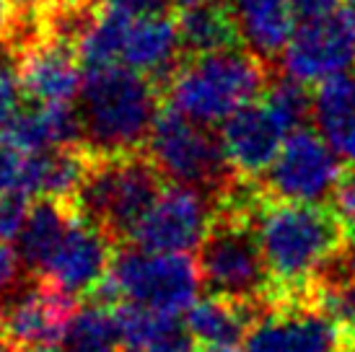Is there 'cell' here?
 I'll list each match as a JSON object with an SVG mask.
<instances>
[{
    "label": "cell",
    "instance_id": "obj_1",
    "mask_svg": "<svg viewBox=\"0 0 355 352\" xmlns=\"http://www.w3.org/2000/svg\"><path fill=\"white\" fill-rule=\"evenodd\" d=\"M275 303H309L314 283L345 252L347 225L319 202H267L254 220Z\"/></svg>",
    "mask_w": 355,
    "mask_h": 352
},
{
    "label": "cell",
    "instance_id": "obj_2",
    "mask_svg": "<svg viewBox=\"0 0 355 352\" xmlns=\"http://www.w3.org/2000/svg\"><path fill=\"white\" fill-rule=\"evenodd\" d=\"M78 98L83 146L94 156L138 153L161 112L156 83L125 65L86 70Z\"/></svg>",
    "mask_w": 355,
    "mask_h": 352
},
{
    "label": "cell",
    "instance_id": "obj_3",
    "mask_svg": "<svg viewBox=\"0 0 355 352\" xmlns=\"http://www.w3.org/2000/svg\"><path fill=\"white\" fill-rule=\"evenodd\" d=\"M166 83L168 107L205 127L223 125L270 86L265 60L239 47L195 55Z\"/></svg>",
    "mask_w": 355,
    "mask_h": 352
},
{
    "label": "cell",
    "instance_id": "obj_4",
    "mask_svg": "<svg viewBox=\"0 0 355 352\" xmlns=\"http://www.w3.org/2000/svg\"><path fill=\"white\" fill-rule=\"evenodd\" d=\"M200 264L189 254L125 249L112 259L107 280L94 293L96 301H122L153 313L179 316L189 311L200 293Z\"/></svg>",
    "mask_w": 355,
    "mask_h": 352
},
{
    "label": "cell",
    "instance_id": "obj_5",
    "mask_svg": "<svg viewBox=\"0 0 355 352\" xmlns=\"http://www.w3.org/2000/svg\"><path fill=\"white\" fill-rule=\"evenodd\" d=\"M161 182L164 176L156 164L138 153L94 156L89 176L76 197V210L117 241L132 234L153 207L164 192Z\"/></svg>",
    "mask_w": 355,
    "mask_h": 352
},
{
    "label": "cell",
    "instance_id": "obj_6",
    "mask_svg": "<svg viewBox=\"0 0 355 352\" xmlns=\"http://www.w3.org/2000/svg\"><path fill=\"white\" fill-rule=\"evenodd\" d=\"M198 264L210 295L262 308H267V301H275V285L254 220L216 215V223L200 246Z\"/></svg>",
    "mask_w": 355,
    "mask_h": 352
},
{
    "label": "cell",
    "instance_id": "obj_7",
    "mask_svg": "<svg viewBox=\"0 0 355 352\" xmlns=\"http://www.w3.org/2000/svg\"><path fill=\"white\" fill-rule=\"evenodd\" d=\"M148 158L171 184L205 189L210 195H218L236 176L220 135L171 107L161 109L150 127Z\"/></svg>",
    "mask_w": 355,
    "mask_h": 352
},
{
    "label": "cell",
    "instance_id": "obj_8",
    "mask_svg": "<svg viewBox=\"0 0 355 352\" xmlns=\"http://www.w3.org/2000/svg\"><path fill=\"white\" fill-rule=\"evenodd\" d=\"M216 215V195L195 186L171 184L158 195L130 238L140 249L189 254L192 249L202 246Z\"/></svg>",
    "mask_w": 355,
    "mask_h": 352
},
{
    "label": "cell",
    "instance_id": "obj_9",
    "mask_svg": "<svg viewBox=\"0 0 355 352\" xmlns=\"http://www.w3.org/2000/svg\"><path fill=\"white\" fill-rule=\"evenodd\" d=\"M343 176L340 156L316 130H296L265 171V189L286 202H322Z\"/></svg>",
    "mask_w": 355,
    "mask_h": 352
},
{
    "label": "cell",
    "instance_id": "obj_10",
    "mask_svg": "<svg viewBox=\"0 0 355 352\" xmlns=\"http://www.w3.org/2000/svg\"><path fill=\"white\" fill-rule=\"evenodd\" d=\"M280 62L286 76L306 86L350 73L355 65V10L345 6L327 19L298 24Z\"/></svg>",
    "mask_w": 355,
    "mask_h": 352
},
{
    "label": "cell",
    "instance_id": "obj_11",
    "mask_svg": "<svg viewBox=\"0 0 355 352\" xmlns=\"http://www.w3.org/2000/svg\"><path fill=\"white\" fill-rule=\"evenodd\" d=\"M347 334L311 303L267 308L249 329L244 352H343Z\"/></svg>",
    "mask_w": 355,
    "mask_h": 352
},
{
    "label": "cell",
    "instance_id": "obj_12",
    "mask_svg": "<svg viewBox=\"0 0 355 352\" xmlns=\"http://www.w3.org/2000/svg\"><path fill=\"white\" fill-rule=\"evenodd\" d=\"M109 249L112 238L76 210V218L62 236V241L40 270L42 280L58 285L70 295L96 293L99 285L107 280L114 259Z\"/></svg>",
    "mask_w": 355,
    "mask_h": 352
},
{
    "label": "cell",
    "instance_id": "obj_13",
    "mask_svg": "<svg viewBox=\"0 0 355 352\" xmlns=\"http://www.w3.org/2000/svg\"><path fill=\"white\" fill-rule=\"evenodd\" d=\"M76 311V295L42 280L10 298L0 313V334L19 350L58 344Z\"/></svg>",
    "mask_w": 355,
    "mask_h": 352
},
{
    "label": "cell",
    "instance_id": "obj_14",
    "mask_svg": "<svg viewBox=\"0 0 355 352\" xmlns=\"http://www.w3.org/2000/svg\"><path fill=\"white\" fill-rule=\"evenodd\" d=\"M291 132L293 130L280 119V114L259 96V101L247 104L223 122L220 143L231 168L239 176L257 179L272 166Z\"/></svg>",
    "mask_w": 355,
    "mask_h": 352
},
{
    "label": "cell",
    "instance_id": "obj_15",
    "mask_svg": "<svg viewBox=\"0 0 355 352\" xmlns=\"http://www.w3.org/2000/svg\"><path fill=\"white\" fill-rule=\"evenodd\" d=\"M24 94L37 104H73L83 88V70L76 44L42 34L16 55Z\"/></svg>",
    "mask_w": 355,
    "mask_h": 352
},
{
    "label": "cell",
    "instance_id": "obj_16",
    "mask_svg": "<svg viewBox=\"0 0 355 352\" xmlns=\"http://www.w3.org/2000/svg\"><path fill=\"white\" fill-rule=\"evenodd\" d=\"M179 26L166 13L135 16L128 29L119 65L135 70L150 80H168L179 68L182 55Z\"/></svg>",
    "mask_w": 355,
    "mask_h": 352
},
{
    "label": "cell",
    "instance_id": "obj_17",
    "mask_svg": "<svg viewBox=\"0 0 355 352\" xmlns=\"http://www.w3.org/2000/svg\"><path fill=\"white\" fill-rule=\"evenodd\" d=\"M0 137L21 153H44L83 143V125L73 104H31L21 107Z\"/></svg>",
    "mask_w": 355,
    "mask_h": 352
},
{
    "label": "cell",
    "instance_id": "obj_18",
    "mask_svg": "<svg viewBox=\"0 0 355 352\" xmlns=\"http://www.w3.org/2000/svg\"><path fill=\"white\" fill-rule=\"evenodd\" d=\"M241 39L249 44V52L267 60L280 58L288 42L296 34V16L291 0H234Z\"/></svg>",
    "mask_w": 355,
    "mask_h": 352
},
{
    "label": "cell",
    "instance_id": "obj_19",
    "mask_svg": "<svg viewBox=\"0 0 355 352\" xmlns=\"http://www.w3.org/2000/svg\"><path fill=\"white\" fill-rule=\"evenodd\" d=\"M316 132L340 158L355 164V73H343L319 83L311 104Z\"/></svg>",
    "mask_w": 355,
    "mask_h": 352
},
{
    "label": "cell",
    "instance_id": "obj_20",
    "mask_svg": "<svg viewBox=\"0 0 355 352\" xmlns=\"http://www.w3.org/2000/svg\"><path fill=\"white\" fill-rule=\"evenodd\" d=\"M262 316V306L239 303L220 295L198 298L187 311V326L195 342L205 347H234L247 340L249 329Z\"/></svg>",
    "mask_w": 355,
    "mask_h": 352
},
{
    "label": "cell",
    "instance_id": "obj_21",
    "mask_svg": "<svg viewBox=\"0 0 355 352\" xmlns=\"http://www.w3.org/2000/svg\"><path fill=\"white\" fill-rule=\"evenodd\" d=\"M122 344L132 352H195V337L179 316L153 313L135 306H117Z\"/></svg>",
    "mask_w": 355,
    "mask_h": 352
},
{
    "label": "cell",
    "instance_id": "obj_22",
    "mask_svg": "<svg viewBox=\"0 0 355 352\" xmlns=\"http://www.w3.org/2000/svg\"><path fill=\"white\" fill-rule=\"evenodd\" d=\"M177 26L182 49L187 52L189 58L234 49L239 47V39H241V31H239L234 10L223 8L220 3L184 8L177 21Z\"/></svg>",
    "mask_w": 355,
    "mask_h": 352
},
{
    "label": "cell",
    "instance_id": "obj_23",
    "mask_svg": "<svg viewBox=\"0 0 355 352\" xmlns=\"http://www.w3.org/2000/svg\"><path fill=\"white\" fill-rule=\"evenodd\" d=\"M73 218H76V207L70 202L40 200L31 207L29 220H26L19 236V252L26 267L40 272L44 262L52 256V252L58 249V244L62 241Z\"/></svg>",
    "mask_w": 355,
    "mask_h": 352
},
{
    "label": "cell",
    "instance_id": "obj_24",
    "mask_svg": "<svg viewBox=\"0 0 355 352\" xmlns=\"http://www.w3.org/2000/svg\"><path fill=\"white\" fill-rule=\"evenodd\" d=\"M135 16H130L125 10L104 8L94 10L86 29L80 31L76 49L86 70L107 68V65H119L122 60V47L128 39V29Z\"/></svg>",
    "mask_w": 355,
    "mask_h": 352
},
{
    "label": "cell",
    "instance_id": "obj_25",
    "mask_svg": "<svg viewBox=\"0 0 355 352\" xmlns=\"http://www.w3.org/2000/svg\"><path fill=\"white\" fill-rule=\"evenodd\" d=\"M122 344L117 308L104 301L83 306L70 319L68 329L60 340V352H117Z\"/></svg>",
    "mask_w": 355,
    "mask_h": 352
},
{
    "label": "cell",
    "instance_id": "obj_26",
    "mask_svg": "<svg viewBox=\"0 0 355 352\" xmlns=\"http://www.w3.org/2000/svg\"><path fill=\"white\" fill-rule=\"evenodd\" d=\"M309 303L327 313L345 334L355 337V277L322 274L309 293Z\"/></svg>",
    "mask_w": 355,
    "mask_h": 352
},
{
    "label": "cell",
    "instance_id": "obj_27",
    "mask_svg": "<svg viewBox=\"0 0 355 352\" xmlns=\"http://www.w3.org/2000/svg\"><path fill=\"white\" fill-rule=\"evenodd\" d=\"M29 195L24 192H0V241H19L24 225L29 220Z\"/></svg>",
    "mask_w": 355,
    "mask_h": 352
},
{
    "label": "cell",
    "instance_id": "obj_28",
    "mask_svg": "<svg viewBox=\"0 0 355 352\" xmlns=\"http://www.w3.org/2000/svg\"><path fill=\"white\" fill-rule=\"evenodd\" d=\"M21 98H24V83L19 76V65L0 60V132L19 114Z\"/></svg>",
    "mask_w": 355,
    "mask_h": 352
},
{
    "label": "cell",
    "instance_id": "obj_29",
    "mask_svg": "<svg viewBox=\"0 0 355 352\" xmlns=\"http://www.w3.org/2000/svg\"><path fill=\"white\" fill-rule=\"evenodd\" d=\"M24 256L19 249H13L10 244L0 241V298H13L19 293V285L24 280Z\"/></svg>",
    "mask_w": 355,
    "mask_h": 352
},
{
    "label": "cell",
    "instance_id": "obj_30",
    "mask_svg": "<svg viewBox=\"0 0 355 352\" xmlns=\"http://www.w3.org/2000/svg\"><path fill=\"white\" fill-rule=\"evenodd\" d=\"M24 166H26V153H21L19 148H13L0 137V192H21Z\"/></svg>",
    "mask_w": 355,
    "mask_h": 352
},
{
    "label": "cell",
    "instance_id": "obj_31",
    "mask_svg": "<svg viewBox=\"0 0 355 352\" xmlns=\"http://www.w3.org/2000/svg\"><path fill=\"white\" fill-rule=\"evenodd\" d=\"M332 205L337 218L347 225V231H355V168L343 171L332 192Z\"/></svg>",
    "mask_w": 355,
    "mask_h": 352
},
{
    "label": "cell",
    "instance_id": "obj_32",
    "mask_svg": "<svg viewBox=\"0 0 355 352\" xmlns=\"http://www.w3.org/2000/svg\"><path fill=\"white\" fill-rule=\"evenodd\" d=\"M291 8H293V16H296L298 24H309V21L332 16L343 6H340V0H291Z\"/></svg>",
    "mask_w": 355,
    "mask_h": 352
},
{
    "label": "cell",
    "instance_id": "obj_33",
    "mask_svg": "<svg viewBox=\"0 0 355 352\" xmlns=\"http://www.w3.org/2000/svg\"><path fill=\"white\" fill-rule=\"evenodd\" d=\"M13 0H0V34H6L10 19H13Z\"/></svg>",
    "mask_w": 355,
    "mask_h": 352
},
{
    "label": "cell",
    "instance_id": "obj_34",
    "mask_svg": "<svg viewBox=\"0 0 355 352\" xmlns=\"http://www.w3.org/2000/svg\"><path fill=\"white\" fill-rule=\"evenodd\" d=\"M345 272L350 277H355V231L353 236H347V244H345Z\"/></svg>",
    "mask_w": 355,
    "mask_h": 352
},
{
    "label": "cell",
    "instance_id": "obj_35",
    "mask_svg": "<svg viewBox=\"0 0 355 352\" xmlns=\"http://www.w3.org/2000/svg\"><path fill=\"white\" fill-rule=\"evenodd\" d=\"M182 8H195V6H216L220 0H177Z\"/></svg>",
    "mask_w": 355,
    "mask_h": 352
},
{
    "label": "cell",
    "instance_id": "obj_36",
    "mask_svg": "<svg viewBox=\"0 0 355 352\" xmlns=\"http://www.w3.org/2000/svg\"><path fill=\"white\" fill-rule=\"evenodd\" d=\"M24 352H60L55 344H37V347H24Z\"/></svg>",
    "mask_w": 355,
    "mask_h": 352
},
{
    "label": "cell",
    "instance_id": "obj_37",
    "mask_svg": "<svg viewBox=\"0 0 355 352\" xmlns=\"http://www.w3.org/2000/svg\"><path fill=\"white\" fill-rule=\"evenodd\" d=\"M0 352H19L16 344H10L8 340H0Z\"/></svg>",
    "mask_w": 355,
    "mask_h": 352
},
{
    "label": "cell",
    "instance_id": "obj_38",
    "mask_svg": "<svg viewBox=\"0 0 355 352\" xmlns=\"http://www.w3.org/2000/svg\"><path fill=\"white\" fill-rule=\"evenodd\" d=\"M205 352H234L231 347H205Z\"/></svg>",
    "mask_w": 355,
    "mask_h": 352
},
{
    "label": "cell",
    "instance_id": "obj_39",
    "mask_svg": "<svg viewBox=\"0 0 355 352\" xmlns=\"http://www.w3.org/2000/svg\"><path fill=\"white\" fill-rule=\"evenodd\" d=\"M345 6H347V8H353V10H355V0H345Z\"/></svg>",
    "mask_w": 355,
    "mask_h": 352
}]
</instances>
